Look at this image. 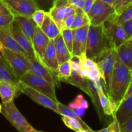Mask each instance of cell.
I'll list each match as a JSON object with an SVG mask.
<instances>
[{
  "mask_svg": "<svg viewBox=\"0 0 132 132\" xmlns=\"http://www.w3.org/2000/svg\"><path fill=\"white\" fill-rule=\"evenodd\" d=\"M131 77V70L119 60L116 55L111 76L109 95L108 97L116 103L118 106L122 101L130 84Z\"/></svg>",
  "mask_w": 132,
  "mask_h": 132,
  "instance_id": "cell-1",
  "label": "cell"
},
{
  "mask_svg": "<svg viewBox=\"0 0 132 132\" xmlns=\"http://www.w3.org/2000/svg\"><path fill=\"white\" fill-rule=\"evenodd\" d=\"M108 48L111 47L104 33L102 25L90 24L85 50L87 57L96 63L101 54Z\"/></svg>",
  "mask_w": 132,
  "mask_h": 132,
  "instance_id": "cell-2",
  "label": "cell"
},
{
  "mask_svg": "<svg viewBox=\"0 0 132 132\" xmlns=\"http://www.w3.org/2000/svg\"><path fill=\"white\" fill-rule=\"evenodd\" d=\"M116 55V50L108 48L101 54L98 60L96 61L97 67L102 73L101 79L103 81L104 89L107 96L109 95L110 83Z\"/></svg>",
  "mask_w": 132,
  "mask_h": 132,
  "instance_id": "cell-3",
  "label": "cell"
},
{
  "mask_svg": "<svg viewBox=\"0 0 132 132\" xmlns=\"http://www.w3.org/2000/svg\"><path fill=\"white\" fill-rule=\"evenodd\" d=\"M104 33L112 48L116 50L128 40L122 25L116 21V14L114 13L102 24Z\"/></svg>",
  "mask_w": 132,
  "mask_h": 132,
  "instance_id": "cell-4",
  "label": "cell"
},
{
  "mask_svg": "<svg viewBox=\"0 0 132 132\" xmlns=\"http://www.w3.org/2000/svg\"><path fill=\"white\" fill-rule=\"evenodd\" d=\"M1 113L19 132H43L36 130L28 123L16 106L14 101L5 104L2 103Z\"/></svg>",
  "mask_w": 132,
  "mask_h": 132,
  "instance_id": "cell-5",
  "label": "cell"
},
{
  "mask_svg": "<svg viewBox=\"0 0 132 132\" xmlns=\"http://www.w3.org/2000/svg\"><path fill=\"white\" fill-rule=\"evenodd\" d=\"M19 80L30 87L45 94L56 103L58 102L56 95V86L43 77L28 71L23 75Z\"/></svg>",
  "mask_w": 132,
  "mask_h": 132,
  "instance_id": "cell-6",
  "label": "cell"
},
{
  "mask_svg": "<svg viewBox=\"0 0 132 132\" xmlns=\"http://www.w3.org/2000/svg\"><path fill=\"white\" fill-rule=\"evenodd\" d=\"M26 56V55H25ZM25 56L4 47L1 57L6 61L18 78L30 71V67Z\"/></svg>",
  "mask_w": 132,
  "mask_h": 132,
  "instance_id": "cell-7",
  "label": "cell"
},
{
  "mask_svg": "<svg viewBox=\"0 0 132 132\" xmlns=\"http://www.w3.org/2000/svg\"><path fill=\"white\" fill-rule=\"evenodd\" d=\"M115 13L112 5L100 0H95L90 11L87 14L91 25H102L104 22Z\"/></svg>",
  "mask_w": 132,
  "mask_h": 132,
  "instance_id": "cell-8",
  "label": "cell"
},
{
  "mask_svg": "<svg viewBox=\"0 0 132 132\" xmlns=\"http://www.w3.org/2000/svg\"><path fill=\"white\" fill-rule=\"evenodd\" d=\"M12 14L32 18L39 7L34 0H1Z\"/></svg>",
  "mask_w": 132,
  "mask_h": 132,
  "instance_id": "cell-9",
  "label": "cell"
},
{
  "mask_svg": "<svg viewBox=\"0 0 132 132\" xmlns=\"http://www.w3.org/2000/svg\"><path fill=\"white\" fill-rule=\"evenodd\" d=\"M16 88L21 93L27 95L28 97L31 98L36 103L45 108H49L55 113L59 114V112L57 108L56 103L52 100L49 97L45 95V94L30 87L21 81H19Z\"/></svg>",
  "mask_w": 132,
  "mask_h": 132,
  "instance_id": "cell-10",
  "label": "cell"
},
{
  "mask_svg": "<svg viewBox=\"0 0 132 132\" xmlns=\"http://www.w3.org/2000/svg\"><path fill=\"white\" fill-rule=\"evenodd\" d=\"M26 59L29 64L30 71L37 76L43 77L47 81L54 84L56 86L60 87V80L57 77L56 72L50 71L40 61L35 57L26 55Z\"/></svg>",
  "mask_w": 132,
  "mask_h": 132,
  "instance_id": "cell-11",
  "label": "cell"
},
{
  "mask_svg": "<svg viewBox=\"0 0 132 132\" xmlns=\"http://www.w3.org/2000/svg\"><path fill=\"white\" fill-rule=\"evenodd\" d=\"M89 25L85 26L78 29L72 30L73 36V46L72 55L80 57L85 54Z\"/></svg>",
  "mask_w": 132,
  "mask_h": 132,
  "instance_id": "cell-12",
  "label": "cell"
},
{
  "mask_svg": "<svg viewBox=\"0 0 132 132\" xmlns=\"http://www.w3.org/2000/svg\"><path fill=\"white\" fill-rule=\"evenodd\" d=\"M76 8L70 5H54L49 9L48 12L61 31L64 19L69 15L76 14Z\"/></svg>",
  "mask_w": 132,
  "mask_h": 132,
  "instance_id": "cell-13",
  "label": "cell"
},
{
  "mask_svg": "<svg viewBox=\"0 0 132 132\" xmlns=\"http://www.w3.org/2000/svg\"><path fill=\"white\" fill-rule=\"evenodd\" d=\"M10 32L14 39L16 40L18 43L25 52L26 54L28 56L36 58L32 43L27 38V36L22 32L20 28L15 21H14V22L12 23L11 26H10Z\"/></svg>",
  "mask_w": 132,
  "mask_h": 132,
  "instance_id": "cell-14",
  "label": "cell"
},
{
  "mask_svg": "<svg viewBox=\"0 0 132 132\" xmlns=\"http://www.w3.org/2000/svg\"><path fill=\"white\" fill-rule=\"evenodd\" d=\"M49 41L50 39L44 34L40 27L36 26L32 41V46L34 50L36 59L40 61L43 57L44 53Z\"/></svg>",
  "mask_w": 132,
  "mask_h": 132,
  "instance_id": "cell-15",
  "label": "cell"
},
{
  "mask_svg": "<svg viewBox=\"0 0 132 132\" xmlns=\"http://www.w3.org/2000/svg\"><path fill=\"white\" fill-rule=\"evenodd\" d=\"M10 26L0 28V41L4 47L22 55H27L10 32Z\"/></svg>",
  "mask_w": 132,
  "mask_h": 132,
  "instance_id": "cell-16",
  "label": "cell"
},
{
  "mask_svg": "<svg viewBox=\"0 0 132 132\" xmlns=\"http://www.w3.org/2000/svg\"><path fill=\"white\" fill-rule=\"evenodd\" d=\"M41 62L50 71L56 72L59 64L54 46V40L50 39Z\"/></svg>",
  "mask_w": 132,
  "mask_h": 132,
  "instance_id": "cell-17",
  "label": "cell"
},
{
  "mask_svg": "<svg viewBox=\"0 0 132 132\" xmlns=\"http://www.w3.org/2000/svg\"><path fill=\"white\" fill-rule=\"evenodd\" d=\"M14 21L18 24L22 32L32 43L35 30L37 25L32 20V18L16 15L14 16Z\"/></svg>",
  "mask_w": 132,
  "mask_h": 132,
  "instance_id": "cell-18",
  "label": "cell"
},
{
  "mask_svg": "<svg viewBox=\"0 0 132 132\" xmlns=\"http://www.w3.org/2000/svg\"><path fill=\"white\" fill-rule=\"evenodd\" d=\"M114 116L120 126L132 117V96L120 103Z\"/></svg>",
  "mask_w": 132,
  "mask_h": 132,
  "instance_id": "cell-19",
  "label": "cell"
},
{
  "mask_svg": "<svg viewBox=\"0 0 132 132\" xmlns=\"http://www.w3.org/2000/svg\"><path fill=\"white\" fill-rule=\"evenodd\" d=\"M53 40L59 65L65 62L68 61L72 57V54L69 51L61 33Z\"/></svg>",
  "mask_w": 132,
  "mask_h": 132,
  "instance_id": "cell-20",
  "label": "cell"
},
{
  "mask_svg": "<svg viewBox=\"0 0 132 132\" xmlns=\"http://www.w3.org/2000/svg\"><path fill=\"white\" fill-rule=\"evenodd\" d=\"M119 60L129 70L132 69V41L127 40L116 49Z\"/></svg>",
  "mask_w": 132,
  "mask_h": 132,
  "instance_id": "cell-21",
  "label": "cell"
},
{
  "mask_svg": "<svg viewBox=\"0 0 132 132\" xmlns=\"http://www.w3.org/2000/svg\"><path fill=\"white\" fill-rule=\"evenodd\" d=\"M20 92L16 86L0 79V97L3 104L10 103L19 95Z\"/></svg>",
  "mask_w": 132,
  "mask_h": 132,
  "instance_id": "cell-22",
  "label": "cell"
},
{
  "mask_svg": "<svg viewBox=\"0 0 132 132\" xmlns=\"http://www.w3.org/2000/svg\"><path fill=\"white\" fill-rule=\"evenodd\" d=\"M62 81L76 86L80 90H82L83 92H84L85 94H87L89 97H91V94L90 88H89L88 79L82 77L79 75V72L71 70V76L68 78L62 80Z\"/></svg>",
  "mask_w": 132,
  "mask_h": 132,
  "instance_id": "cell-23",
  "label": "cell"
},
{
  "mask_svg": "<svg viewBox=\"0 0 132 132\" xmlns=\"http://www.w3.org/2000/svg\"><path fill=\"white\" fill-rule=\"evenodd\" d=\"M0 79L16 87H17L20 81L2 57H0Z\"/></svg>",
  "mask_w": 132,
  "mask_h": 132,
  "instance_id": "cell-24",
  "label": "cell"
},
{
  "mask_svg": "<svg viewBox=\"0 0 132 132\" xmlns=\"http://www.w3.org/2000/svg\"><path fill=\"white\" fill-rule=\"evenodd\" d=\"M40 28L50 39H54L60 34V30L58 28V26L48 12H45L43 22Z\"/></svg>",
  "mask_w": 132,
  "mask_h": 132,
  "instance_id": "cell-25",
  "label": "cell"
},
{
  "mask_svg": "<svg viewBox=\"0 0 132 132\" xmlns=\"http://www.w3.org/2000/svg\"><path fill=\"white\" fill-rule=\"evenodd\" d=\"M56 105H57V108H58V110L59 112V115L60 116H68V117H72V118L75 119L77 120L81 125L82 126L83 128L85 129V130H90L91 128L88 126L84 122V121H83L82 119H81V117H80L79 116H78L75 112H73L72 109L69 108V106H67L64 105V104H62L61 103H60L59 101L57 102L56 103Z\"/></svg>",
  "mask_w": 132,
  "mask_h": 132,
  "instance_id": "cell-26",
  "label": "cell"
},
{
  "mask_svg": "<svg viewBox=\"0 0 132 132\" xmlns=\"http://www.w3.org/2000/svg\"><path fill=\"white\" fill-rule=\"evenodd\" d=\"M90 19H89L87 14H85L81 9L76 8L75 20H74L73 23L70 29H78V28H82V27L87 25H90Z\"/></svg>",
  "mask_w": 132,
  "mask_h": 132,
  "instance_id": "cell-27",
  "label": "cell"
},
{
  "mask_svg": "<svg viewBox=\"0 0 132 132\" xmlns=\"http://www.w3.org/2000/svg\"><path fill=\"white\" fill-rule=\"evenodd\" d=\"M88 82H89V88H90L91 94V99L92 101V103H93L94 106H95L96 109H97V112H98V115L99 116L100 119L102 121L103 119V111H102V108H101L100 103V99L99 96H98V92L96 89L95 84L93 81H91V80L88 79Z\"/></svg>",
  "mask_w": 132,
  "mask_h": 132,
  "instance_id": "cell-28",
  "label": "cell"
},
{
  "mask_svg": "<svg viewBox=\"0 0 132 132\" xmlns=\"http://www.w3.org/2000/svg\"><path fill=\"white\" fill-rule=\"evenodd\" d=\"M71 68L69 61L60 64L56 71L57 77L59 79L60 81H62V80L69 77L71 76Z\"/></svg>",
  "mask_w": 132,
  "mask_h": 132,
  "instance_id": "cell-29",
  "label": "cell"
},
{
  "mask_svg": "<svg viewBox=\"0 0 132 132\" xmlns=\"http://www.w3.org/2000/svg\"><path fill=\"white\" fill-rule=\"evenodd\" d=\"M132 19V4L124 9L119 15L116 14V21L122 25L127 21Z\"/></svg>",
  "mask_w": 132,
  "mask_h": 132,
  "instance_id": "cell-30",
  "label": "cell"
},
{
  "mask_svg": "<svg viewBox=\"0 0 132 132\" xmlns=\"http://www.w3.org/2000/svg\"><path fill=\"white\" fill-rule=\"evenodd\" d=\"M62 35L63 41L68 48L69 51L71 54L72 52V46H73V36H72V30L70 28H64L60 31Z\"/></svg>",
  "mask_w": 132,
  "mask_h": 132,
  "instance_id": "cell-31",
  "label": "cell"
},
{
  "mask_svg": "<svg viewBox=\"0 0 132 132\" xmlns=\"http://www.w3.org/2000/svg\"><path fill=\"white\" fill-rule=\"evenodd\" d=\"M62 119L63 121V123L65 124V125L67 127L71 129L75 132H77L79 130H82V129H84L81 124L77 120L75 119L72 117L65 116H62Z\"/></svg>",
  "mask_w": 132,
  "mask_h": 132,
  "instance_id": "cell-32",
  "label": "cell"
},
{
  "mask_svg": "<svg viewBox=\"0 0 132 132\" xmlns=\"http://www.w3.org/2000/svg\"><path fill=\"white\" fill-rule=\"evenodd\" d=\"M132 4V0H115L113 6L115 9V14L119 15L124 9Z\"/></svg>",
  "mask_w": 132,
  "mask_h": 132,
  "instance_id": "cell-33",
  "label": "cell"
},
{
  "mask_svg": "<svg viewBox=\"0 0 132 132\" xmlns=\"http://www.w3.org/2000/svg\"><path fill=\"white\" fill-rule=\"evenodd\" d=\"M94 132H120V125L115 116L113 117V121L108 126L102 130L94 131Z\"/></svg>",
  "mask_w": 132,
  "mask_h": 132,
  "instance_id": "cell-34",
  "label": "cell"
},
{
  "mask_svg": "<svg viewBox=\"0 0 132 132\" xmlns=\"http://www.w3.org/2000/svg\"><path fill=\"white\" fill-rule=\"evenodd\" d=\"M81 64L82 68H86V69H91L94 67H97V63L92 59L87 57L86 54H84L81 57H79Z\"/></svg>",
  "mask_w": 132,
  "mask_h": 132,
  "instance_id": "cell-35",
  "label": "cell"
},
{
  "mask_svg": "<svg viewBox=\"0 0 132 132\" xmlns=\"http://www.w3.org/2000/svg\"><path fill=\"white\" fill-rule=\"evenodd\" d=\"M45 12H46V11L42 10V9H38L32 15V20L34 21L36 25L38 27H40V28L41 27V24H42L43 22Z\"/></svg>",
  "mask_w": 132,
  "mask_h": 132,
  "instance_id": "cell-36",
  "label": "cell"
},
{
  "mask_svg": "<svg viewBox=\"0 0 132 132\" xmlns=\"http://www.w3.org/2000/svg\"><path fill=\"white\" fill-rule=\"evenodd\" d=\"M14 21V15L13 14L0 15V28H5L11 25Z\"/></svg>",
  "mask_w": 132,
  "mask_h": 132,
  "instance_id": "cell-37",
  "label": "cell"
},
{
  "mask_svg": "<svg viewBox=\"0 0 132 132\" xmlns=\"http://www.w3.org/2000/svg\"><path fill=\"white\" fill-rule=\"evenodd\" d=\"M34 1L38 6L39 9L43 10L47 9L49 11V9L53 7L56 0H34Z\"/></svg>",
  "mask_w": 132,
  "mask_h": 132,
  "instance_id": "cell-38",
  "label": "cell"
},
{
  "mask_svg": "<svg viewBox=\"0 0 132 132\" xmlns=\"http://www.w3.org/2000/svg\"><path fill=\"white\" fill-rule=\"evenodd\" d=\"M99 78L102 79V73H101L99 68L97 67H97L89 70V75H88L87 77L88 79L94 81L97 79Z\"/></svg>",
  "mask_w": 132,
  "mask_h": 132,
  "instance_id": "cell-39",
  "label": "cell"
},
{
  "mask_svg": "<svg viewBox=\"0 0 132 132\" xmlns=\"http://www.w3.org/2000/svg\"><path fill=\"white\" fill-rule=\"evenodd\" d=\"M69 63L70 66H71V68L72 70H75L76 72H79L82 69L81 64H80V59L78 57L75 56V55H72L71 59H69Z\"/></svg>",
  "mask_w": 132,
  "mask_h": 132,
  "instance_id": "cell-40",
  "label": "cell"
},
{
  "mask_svg": "<svg viewBox=\"0 0 132 132\" xmlns=\"http://www.w3.org/2000/svg\"><path fill=\"white\" fill-rule=\"evenodd\" d=\"M84 101V96H83L82 94H78V95H76V97L75 98V99H74L71 103H70L69 104L68 106L71 109H75V108H80V107H82V103Z\"/></svg>",
  "mask_w": 132,
  "mask_h": 132,
  "instance_id": "cell-41",
  "label": "cell"
},
{
  "mask_svg": "<svg viewBox=\"0 0 132 132\" xmlns=\"http://www.w3.org/2000/svg\"><path fill=\"white\" fill-rule=\"evenodd\" d=\"M75 15H76V14H72V15H69V16H67V18L64 19L63 23V26H62V29L71 28L72 23H73L74 20H75Z\"/></svg>",
  "mask_w": 132,
  "mask_h": 132,
  "instance_id": "cell-42",
  "label": "cell"
},
{
  "mask_svg": "<svg viewBox=\"0 0 132 132\" xmlns=\"http://www.w3.org/2000/svg\"><path fill=\"white\" fill-rule=\"evenodd\" d=\"M122 27L126 34L127 37L129 40L132 36V19L123 24Z\"/></svg>",
  "mask_w": 132,
  "mask_h": 132,
  "instance_id": "cell-43",
  "label": "cell"
},
{
  "mask_svg": "<svg viewBox=\"0 0 132 132\" xmlns=\"http://www.w3.org/2000/svg\"><path fill=\"white\" fill-rule=\"evenodd\" d=\"M120 132H132V117L120 126Z\"/></svg>",
  "mask_w": 132,
  "mask_h": 132,
  "instance_id": "cell-44",
  "label": "cell"
},
{
  "mask_svg": "<svg viewBox=\"0 0 132 132\" xmlns=\"http://www.w3.org/2000/svg\"><path fill=\"white\" fill-rule=\"evenodd\" d=\"M86 0H67L69 5H72L75 8L82 9Z\"/></svg>",
  "mask_w": 132,
  "mask_h": 132,
  "instance_id": "cell-45",
  "label": "cell"
},
{
  "mask_svg": "<svg viewBox=\"0 0 132 132\" xmlns=\"http://www.w3.org/2000/svg\"><path fill=\"white\" fill-rule=\"evenodd\" d=\"M94 1H95V0H86V1H85V3H84V6H83L82 9V10L84 11V12L85 13V14H87L88 13H89L91 9L92 6H93V4H94Z\"/></svg>",
  "mask_w": 132,
  "mask_h": 132,
  "instance_id": "cell-46",
  "label": "cell"
},
{
  "mask_svg": "<svg viewBox=\"0 0 132 132\" xmlns=\"http://www.w3.org/2000/svg\"><path fill=\"white\" fill-rule=\"evenodd\" d=\"M10 10L8 9L6 5L1 0H0V15H6V14H10Z\"/></svg>",
  "mask_w": 132,
  "mask_h": 132,
  "instance_id": "cell-47",
  "label": "cell"
},
{
  "mask_svg": "<svg viewBox=\"0 0 132 132\" xmlns=\"http://www.w3.org/2000/svg\"><path fill=\"white\" fill-rule=\"evenodd\" d=\"M131 96H132V82H130V84H129V86H128V89H127L126 92L125 93V95H124V97H123L122 101L128 99Z\"/></svg>",
  "mask_w": 132,
  "mask_h": 132,
  "instance_id": "cell-48",
  "label": "cell"
},
{
  "mask_svg": "<svg viewBox=\"0 0 132 132\" xmlns=\"http://www.w3.org/2000/svg\"><path fill=\"white\" fill-rule=\"evenodd\" d=\"M72 110H73V112L80 117H81L82 116H84L85 112V108H82V107H80V108H75V109H72Z\"/></svg>",
  "mask_w": 132,
  "mask_h": 132,
  "instance_id": "cell-49",
  "label": "cell"
},
{
  "mask_svg": "<svg viewBox=\"0 0 132 132\" xmlns=\"http://www.w3.org/2000/svg\"><path fill=\"white\" fill-rule=\"evenodd\" d=\"M89 69H86V68H82L81 70L79 72V75L83 78L87 79L88 75H89Z\"/></svg>",
  "mask_w": 132,
  "mask_h": 132,
  "instance_id": "cell-50",
  "label": "cell"
},
{
  "mask_svg": "<svg viewBox=\"0 0 132 132\" xmlns=\"http://www.w3.org/2000/svg\"><path fill=\"white\" fill-rule=\"evenodd\" d=\"M100 1H103V2L109 4V5H112V6H113V3H115V0H100Z\"/></svg>",
  "mask_w": 132,
  "mask_h": 132,
  "instance_id": "cell-51",
  "label": "cell"
},
{
  "mask_svg": "<svg viewBox=\"0 0 132 132\" xmlns=\"http://www.w3.org/2000/svg\"><path fill=\"white\" fill-rule=\"evenodd\" d=\"M77 132H89V130H85V129H82V130H79V131H78Z\"/></svg>",
  "mask_w": 132,
  "mask_h": 132,
  "instance_id": "cell-52",
  "label": "cell"
},
{
  "mask_svg": "<svg viewBox=\"0 0 132 132\" xmlns=\"http://www.w3.org/2000/svg\"><path fill=\"white\" fill-rule=\"evenodd\" d=\"M131 82H132V69L131 70Z\"/></svg>",
  "mask_w": 132,
  "mask_h": 132,
  "instance_id": "cell-53",
  "label": "cell"
},
{
  "mask_svg": "<svg viewBox=\"0 0 132 132\" xmlns=\"http://www.w3.org/2000/svg\"><path fill=\"white\" fill-rule=\"evenodd\" d=\"M1 110H2V104L0 103V113H1Z\"/></svg>",
  "mask_w": 132,
  "mask_h": 132,
  "instance_id": "cell-54",
  "label": "cell"
},
{
  "mask_svg": "<svg viewBox=\"0 0 132 132\" xmlns=\"http://www.w3.org/2000/svg\"><path fill=\"white\" fill-rule=\"evenodd\" d=\"M89 132H94V130H93L92 129H91L90 130H89Z\"/></svg>",
  "mask_w": 132,
  "mask_h": 132,
  "instance_id": "cell-55",
  "label": "cell"
},
{
  "mask_svg": "<svg viewBox=\"0 0 132 132\" xmlns=\"http://www.w3.org/2000/svg\"><path fill=\"white\" fill-rule=\"evenodd\" d=\"M129 40H130V41H132V36H131V38L130 39H129Z\"/></svg>",
  "mask_w": 132,
  "mask_h": 132,
  "instance_id": "cell-56",
  "label": "cell"
}]
</instances>
